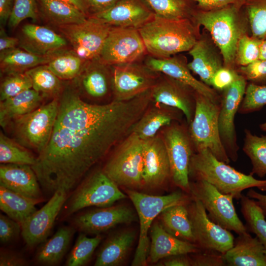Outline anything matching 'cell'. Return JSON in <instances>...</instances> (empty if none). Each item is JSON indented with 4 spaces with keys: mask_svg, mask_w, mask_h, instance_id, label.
Segmentation results:
<instances>
[{
    "mask_svg": "<svg viewBox=\"0 0 266 266\" xmlns=\"http://www.w3.org/2000/svg\"><path fill=\"white\" fill-rule=\"evenodd\" d=\"M151 102L144 93L127 101L92 104L75 84L64 87L50 140L32 166L42 189L50 195L59 189L68 193L131 133Z\"/></svg>",
    "mask_w": 266,
    "mask_h": 266,
    "instance_id": "6da1fadb",
    "label": "cell"
},
{
    "mask_svg": "<svg viewBox=\"0 0 266 266\" xmlns=\"http://www.w3.org/2000/svg\"><path fill=\"white\" fill-rule=\"evenodd\" d=\"M192 19L203 27L222 56L224 66L236 69L235 52L238 42L250 33L242 5L233 4L210 10L194 12Z\"/></svg>",
    "mask_w": 266,
    "mask_h": 266,
    "instance_id": "7a4b0ae2",
    "label": "cell"
},
{
    "mask_svg": "<svg viewBox=\"0 0 266 266\" xmlns=\"http://www.w3.org/2000/svg\"><path fill=\"white\" fill-rule=\"evenodd\" d=\"M192 18L170 19L154 15L138 29L147 54L166 58L189 51L200 36Z\"/></svg>",
    "mask_w": 266,
    "mask_h": 266,
    "instance_id": "3957f363",
    "label": "cell"
},
{
    "mask_svg": "<svg viewBox=\"0 0 266 266\" xmlns=\"http://www.w3.org/2000/svg\"><path fill=\"white\" fill-rule=\"evenodd\" d=\"M195 180H204L225 194L232 195L239 200L243 191L257 188L266 192V179L255 178L250 173L245 174L217 159L208 149L195 152L191 157L189 176Z\"/></svg>",
    "mask_w": 266,
    "mask_h": 266,
    "instance_id": "277c9868",
    "label": "cell"
},
{
    "mask_svg": "<svg viewBox=\"0 0 266 266\" xmlns=\"http://www.w3.org/2000/svg\"><path fill=\"white\" fill-rule=\"evenodd\" d=\"M127 193L136 209L140 224L138 245L132 265L145 266L150 245L148 232L153 220L166 208L180 204H187L190 199L179 191L165 196L150 195L131 190H127Z\"/></svg>",
    "mask_w": 266,
    "mask_h": 266,
    "instance_id": "5b68a950",
    "label": "cell"
},
{
    "mask_svg": "<svg viewBox=\"0 0 266 266\" xmlns=\"http://www.w3.org/2000/svg\"><path fill=\"white\" fill-rule=\"evenodd\" d=\"M143 145L132 132L117 145L102 170L117 186L138 188L143 184Z\"/></svg>",
    "mask_w": 266,
    "mask_h": 266,
    "instance_id": "8992f818",
    "label": "cell"
},
{
    "mask_svg": "<svg viewBox=\"0 0 266 266\" xmlns=\"http://www.w3.org/2000/svg\"><path fill=\"white\" fill-rule=\"evenodd\" d=\"M196 108L188 130L195 152L208 149L219 160L229 164L230 160L220 139L218 127L220 104L196 92Z\"/></svg>",
    "mask_w": 266,
    "mask_h": 266,
    "instance_id": "52a82bcc",
    "label": "cell"
},
{
    "mask_svg": "<svg viewBox=\"0 0 266 266\" xmlns=\"http://www.w3.org/2000/svg\"><path fill=\"white\" fill-rule=\"evenodd\" d=\"M58 105L59 97L13 120L12 123L16 140L25 147L40 154L51 137Z\"/></svg>",
    "mask_w": 266,
    "mask_h": 266,
    "instance_id": "ba28073f",
    "label": "cell"
},
{
    "mask_svg": "<svg viewBox=\"0 0 266 266\" xmlns=\"http://www.w3.org/2000/svg\"><path fill=\"white\" fill-rule=\"evenodd\" d=\"M126 198L102 169L97 170L76 187L67 203L65 214L69 216L90 206L108 207Z\"/></svg>",
    "mask_w": 266,
    "mask_h": 266,
    "instance_id": "9c48e42d",
    "label": "cell"
},
{
    "mask_svg": "<svg viewBox=\"0 0 266 266\" xmlns=\"http://www.w3.org/2000/svg\"><path fill=\"white\" fill-rule=\"evenodd\" d=\"M195 180L190 182V194L201 201L212 221L238 234L248 232L236 213L232 195L221 193L204 180Z\"/></svg>",
    "mask_w": 266,
    "mask_h": 266,
    "instance_id": "30bf717a",
    "label": "cell"
},
{
    "mask_svg": "<svg viewBox=\"0 0 266 266\" xmlns=\"http://www.w3.org/2000/svg\"><path fill=\"white\" fill-rule=\"evenodd\" d=\"M164 128L162 136L168 157L171 179L175 186L190 194L189 166L195 149L188 129L177 121Z\"/></svg>",
    "mask_w": 266,
    "mask_h": 266,
    "instance_id": "8fae6325",
    "label": "cell"
},
{
    "mask_svg": "<svg viewBox=\"0 0 266 266\" xmlns=\"http://www.w3.org/2000/svg\"><path fill=\"white\" fill-rule=\"evenodd\" d=\"M111 28L92 16L81 23L58 27L72 50L88 62L99 59Z\"/></svg>",
    "mask_w": 266,
    "mask_h": 266,
    "instance_id": "7c38bea8",
    "label": "cell"
},
{
    "mask_svg": "<svg viewBox=\"0 0 266 266\" xmlns=\"http://www.w3.org/2000/svg\"><path fill=\"white\" fill-rule=\"evenodd\" d=\"M188 207L195 244L201 250L224 254L234 244L231 232L212 221L201 201L192 197Z\"/></svg>",
    "mask_w": 266,
    "mask_h": 266,
    "instance_id": "4fadbf2b",
    "label": "cell"
},
{
    "mask_svg": "<svg viewBox=\"0 0 266 266\" xmlns=\"http://www.w3.org/2000/svg\"><path fill=\"white\" fill-rule=\"evenodd\" d=\"M147 53L137 29L112 27L99 59L110 66L140 61Z\"/></svg>",
    "mask_w": 266,
    "mask_h": 266,
    "instance_id": "5bb4252c",
    "label": "cell"
},
{
    "mask_svg": "<svg viewBox=\"0 0 266 266\" xmlns=\"http://www.w3.org/2000/svg\"><path fill=\"white\" fill-rule=\"evenodd\" d=\"M247 81L241 75L222 91L218 115L219 134L230 160L238 159L239 146L234 124V118L244 97Z\"/></svg>",
    "mask_w": 266,
    "mask_h": 266,
    "instance_id": "9a60e30c",
    "label": "cell"
},
{
    "mask_svg": "<svg viewBox=\"0 0 266 266\" xmlns=\"http://www.w3.org/2000/svg\"><path fill=\"white\" fill-rule=\"evenodd\" d=\"M111 66L113 100L117 101L129 100L149 91L160 74L140 61Z\"/></svg>",
    "mask_w": 266,
    "mask_h": 266,
    "instance_id": "2e32d148",
    "label": "cell"
},
{
    "mask_svg": "<svg viewBox=\"0 0 266 266\" xmlns=\"http://www.w3.org/2000/svg\"><path fill=\"white\" fill-rule=\"evenodd\" d=\"M196 92L188 85L162 73L150 90L152 101L179 109L188 125L195 114Z\"/></svg>",
    "mask_w": 266,
    "mask_h": 266,
    "instance_id": "e0dca14e",
    "label": "cell"
},
{
    "mask_svg": "<svg viewBox=\"0 0 266 266\" xmlns=\"http://www.w3.org/2000/svg\"><path fill=\"white\" fill-rule=\"evenodd\" d=\"M67 195L65 190H58L44 206L21 225V235L29 247H33L47 239L66 200Z\"/></svg>",
    "mask_w": 266,
    "mask_h": 266,
    "instance_id": "ac0fdd59",
    "label": "cell"
},
{
    "mask_svg": "<svg viewBox=\"0 0 266 266\" xmlns=\"http://www.w3.org/2000/svg\"><path fill=\"white\" fill-rule=\"evenodd\" d=\"M137 220V216L131 208L125 205H116L80 214L74 218L73 224L83 233L98 234L119 224Z\"/></svg>",
    "mask_w": 266,
    "mask_h": 266,
    "instance_id": "d6986e66",
    "label": "cell"
},
{
    "mask_svg": "<svg viewBox=\"0 0 266 266\" xmlns=\"http://www.w3.org/2000/svg\"><path fill=\"white\" fill-rule=\"evenodd\" d=\"M144 63L153 71L186 84L213 102L220 103L221 95L216 90L193 76L184 58L174 55L158 58L149 55L145 59Z\"/></svg>",
    "mask_w": 266,
    "mask_h": 266,
    "instance_id": "ffe728a7",
    "label": "cell"
},
{
    "mask_svg": "<svg viewBox=\"0 0 266 266\" xmlns=\"http://www.w3.org/2000/svg\"><path fill=\"white\" fill-rule=\"evenodd\" d=\"M142 178L143 184L150 187L160 186L171 178L168 157L162 136L156 135L144 140Z\"/></svg>",
    "mask_w": 266,
    "mask_h": 266,
    "instance_id": "44dd1931",
    "label": "cell"
},
{
    "mask_svg": "<svg viewBox=\"0 0 266 266\" xmlns=\"http://www.w3.org/2000/svg\"><path fill=\"white\" fill-rule=\"evenodd\" d=\"M91 16L112 27L138 29L154 14L139 0H120L109 9Z\"/></svg>",
    "mask_w": 266,
    "mask_h": 266,
    "instance_id": "7402d4cb",
    "label": "cell"
},
{
    "mask_svg": "<svg viewBox=\"0 0 266 266\" xmlns=\"http://www.w3.org/2000/svg\"><path fill=\"white\" fill-rule=\"evenodd\" d=\"M19 40L20 48L42 56L56 54L66 49L67 45L62 35L47 27L30 23L21 28Z\"/></svg>",
    "mask_w": 266,
    "mask_h": 266,
    "instance_id": "603a6c76",
    "label": "cell"
},
{
    "mask_svg": "<svg viewBox=\"0 0 266 266\" xmlns=\"http://www.w3.org/2000/svg\"><path fill=\"white\" fill-rule=\"evenodd\" d=\"M74 80L79 93H83L89 98L100 100L112 95V66L99 59L88 61Z\"/></svg>",
    "mask_w": 266,
    "mask_h": 266,
    "instance_id": "cb8c5ba5",
    "label": "cell"
},
{
    "mask_svg": "<svg viewBox=\"0 0 266 266\" xmlns=\"http://www.w3.org/2000/svg\"><path fill=\"white\" fill-rule=\"evenodd\" d=\"M192 57L188 63L190 70L198 75L201 81L211 87V80L214 73L224 66L222 56L213 41L208 38L200 36L188 51Z\"/></svg>",
    "mask_w": 266,
    "mask_h": 266,
    "instance_id": "d4e9b609",
    "label": "cell"
},
{
    "mask_svg": "<svg viewBox=\"0 0 266 266\" xmlns=\"http://www.w3.org/2000/svg\"><path fill=\"white\" fill-rule=\"evenodd\" d=\"M39 184L32 166L1 164L0 185L26 197L42 199Z\"/></svg>",
    "mask_w": 266,
    "mask_h": 266,
    "instance_id": "484cf974",
    "label": "cell"
},
{
    "mask_svg": "<svg viewBox=\"0 0 266 266\" xmlns=\"http://www.w3.org/2000/svg\"><path fill=\"white\" fill-rule=\"evenodd\" d=\"M149 256L152 263L171 256L196 253L201 250L195 244L180 239L155 222L150 228Z\"/></svg>",
    "mask_w": 266,
    "mask_h": 266,
    "instance_id": "4316f807",
    "label": "cell"
},
{
    "mask_svg": "<svg viewBox=\"0 0 266 266\" xmlns=\"http://www.w3.org/2000/svg\"><path fill=\"white\" fill-rule=\"evenodd\" d=\"M227 266H266V251L257 236L238 234L233 246L223 254Z\"/></svg>",
    "mask_w": 266,
    "mask_h": 266,
    "instance_id": "83f0119b",
    "label": "cell"
},
{
    "mask_svg": "<svg viewBox=\"0 0 266 266\" xmlns=\"http://www.w3.org/2000/svg\"><path fill=\"white\" fill-rule=\"evenodd\" d=\"M183 113L178 109L155 103L149 106L133 126L131 132L145 140L154 137L159 130L179 121Z\"/></svg>",
    "mask_w": 266,
    "mask_h": 266,
    "instance_id": "f1b7e54d",
    "label": "cell"
},
{
    "mask_svg": "<svg viewBox=\"0 0 266 266\" xmlns=\"http://www.w3.org/2000/svg\"><path fill=\"white\" fill-rule=\"evenodd\" d=\"M44 98L33 88L0 101V124L4 128L13 120L25 115L41 105Z\"/></svg>",
    "mask_w": 266,
    "mask_h": 266,
    "instance_id": "f546056e",
    "label": "cell"
},
{
    "mask_svg": "<svg viewBox=\"0 0 266 266\" xmlns=\"http://www.w3.org/2000/svg\"><path fill=\"white\" fill-rule=\"evenodd\" d=\"M38 11L49 23L58 27L81 23L88 17L75 6L61 0H36Z\"/></svg>",
    "mask_w": 266,
    "mask_h": 266,
    "instance_id": "4dcf8cb0",
    "label": "cell"
},
{
    "mask_svg": "<svg viewBox=\"0 0 266 266\" xmlns=\"http://www.w3.org/2000/svg\"><path fill=\"white\" fill-rule=\"evenodd\" d=\"M42 199L26 197L0 185V208L10 218L21 225L37 209L35 205Z\"/></svg>",
    "mask_w": 266,
    "mask_h": 266,
    "instance_id": "1f68e13d",
    "label": "cell"
},
{
    "mask_svg": "<svg viewBox=\"0 0 266 266\" xmlns=\"http://www.w3.org/2000/svg\"><path fill=\"white\" fill-rule=\"evenodd\" d=\"M135 238V233L126 231L110 237L102 246L96 259L95 266H116L122 264Z\"/></svg>",
    "mask_w": 266,
    "mask_h": 266,
    "instance_id": "d6a6232c",
    "label": "cell"
},
{
    "mask_svg": "<svg viewBox=\"0 0 266 266\" xmlns=\"http://www.w3.org/2000/svg\"><path fill=\"white\" fill-rule=\"evenodd\" d=\"M74 233L73 228H60L41 246L36 254V261L45 266L58 264L66 252Z\"/></svg>",
    "mask_w": 266,
    "mask_h": 266,
    "instance_id": "836d02e7",
    "label": "cell"
},
{
    "mask_svg": "<svg viewBox=\"0 0 266 266\" xmlns=\"http://www.w3.org/2000/svg\"><path fill=\"white\" fill-rule=\"evenodd\" d=\"M57 53L42 56L21 48L7 50L0 52V69L5 73L26 72L37 66L47 64Z\"/></svg>",
    "mask_w": 266,
    "mask_h": 266,
    "instance_id": "e575fe53",
    "label": "cell"
},
{
    "mask_svg": "<svg viewBox=\"0 0 266 266\" xmlns=\"http://www.w3.org/2000/svg\"><path fill=\"white\" fill-rule=\"evenodd\" d=\"M187 204L169 207L161 212V220L165 230L174 236L195 244L193 228Z\"/></svg>",
    "mask_w": 266,
    "mask_h": 266,
    "instance_id": "d590c367",
    "label": "cell"
},
{
    "mask_svg": "<svg viewBox=\"0 0 266 266\" xmlns=\"http://www.w3.org/2000/svg\"><path fill=\"white\" fill-rule=\"evenodd\" d=\"M86 61L72 50L57 53L47 64L49 68L61 80H74L83 71Z\"/></svg>",
    "mask_w": 266,
    "mask_h": 266,
    "instance_id": "8d00e7d4",
    "label": "cell"
},
{
    "mask_svg": "<svg viewBox=\"0 0 266 266\" xmlns=\"http://www.w3.org/2000/svg\"><path fill=\"white\" fill-rule=\"evenodd\" d=\"M31 78L32 88L45 98H58L61 95L64 86L61 80L48 67L42 65L31 68L27 71Z\"/></svg>",
    "mask_w": 266,
    "mask_h": 266,
    "instance_id": "74e56055",
    "label": "cell"
},
{
    "mask_svg": "<svg viewBox=\"0 0 266 266\" xmlns=\"http://www.w3.org/2000/svg\"><path fill=\"white\" fill-rule=\"evenodd\" d=\"M244 133L242 150L252 165L250 173L263 178L266 176V135L258 136L248 129Z\"/></svg>",
    "mask_w": 266,
    "mask_h": 266,
    "instance_id": "f35d334b",
    "label": "cell"
},
{
    "mask_svg": "<svg viewBox=\"0 0 266 266\" xmlns=\"http://www.w3.org/2000/svg\"><path fill=\"white\" fill-rule=\"evenodd\" d=\"M240 200L247 231L256 235L266 251V220L262 210L255 200L247 196L243 195Z\"/></svg>",
    "mask_w": 266,
    "mask_h": 266,
    "instance_id": "ab89813d",
    "label": "cell"
},
{
    "mask_svg": "<svg viewBox=\"0 0 266 266\" xmlns=\"http://www.w3.org/2000/svg\"><path fill=\"white\" fill-rule=\"evenodd\" d=\"M37 157L27 148L16 140L6 136L1 131L0 133V162L1 164H13L33 166Z\"/></svg>",
    "mask_w": 266,
    "mask_h": 266,
    "instance_id": "60d3db41",
    "label": "cell"
},
{
    "mask_svg": "<svg viewBox=\"0 0 266 266\" xmlns=\"http://www.w3.org/2000/svg\"><path fill=\"white\" fill-rule=\"evenodd\" d=\"M154 15L170 19L192 18V12L186 0H143Z\"/></svg>",
    "mask_w": 266,
    "mask_h": 266,
    "instance_id": "b9f144b4",
    "label": "cell"
},
{
    "mask_svg": "<svg viewBox=\"0 0 266 266\" xmlns=\"http://www.w3.org/2000/svg\"><path fill=\"white\" fill-rule=\"evenodd\" d=\"M242 9L249 22L251 35L266 39V0H245Z\"/></svg>",
    "mask_w": 266,
    "mask_h": 266,
    "instance_id": "7bdbcfd3",
    "label": "cell"
},
{
    "mask_svg": "<svg viewBox=\"0 0 266 266\" xmlns=\"http://www.w3.org/2000/svg\"><path fill=\"white\" fill-rule=\"evenodd\" d=\"M102 239L100 234L95 237H87L80 233L67 258L66 265L67 266H82L91 259L95 249Z\"/></svg>",
    "mask_w": 266,
    "mask_h": 266,
    "instance_id": "ee69618b",
    "label": "cell"
},
{
    "mask_svg": "<svg viewBox=\"0 0 266 266\" xmlns=\"http://www.w3.org/2000/svg\"><path fill=\"white\" fill-rule=\"evenodd\" d=\"M261 39L249 34L243 35L239 40L235 57V66H246L259 60Z\"/></svg>",
    "mask_w": 266,
    "mask_h": 266,
    "instance_id": "f6af8a7d",
    "label": "cell"
},
{
    "mask_svg": "<svg viewBox=\"0 0 266 266\" xmlns=\"http://www.w3.org/2000/svg\"><path fill=\"white\" fill-rule=\"evenodd\" d=\"M6 74L0 83V101L32 88L31 78L26 72H11Z\"/></svg>",
    "mask_w": 266,
    "mask_h": 266,
    "instance_id": "bcb514c9",
    "label": "cell"
},
{
    "mask_svg": "<svg viewBox=\"0 0 266 266\" xmlns=\"http://www.w3.org/2000/svg\"><path fill=\"white\" fill-rule=\"evenodd\" d=\"M266 105V85H257L249 82L238 110L242 114L261 110Z\"/></svg>",
    "mask_w": 266,
    "mask_h": 266,
    "instance_id": "7dc6e473",
    "label": "cell"
},
{
    "mask_svg": "<svg viewBox=\"0 0 266 266\" xmlns=\"http://www.w3.org/2000/svg\"><path fill=\"white\" fill-rule=\"evenodd\" d=\"M37 13L36 0H14L8 25L15 28L25 19L30 18L35 21Z\"/></svg>",
    "mask_w": 266,
    "mask_h": 266,
    "instance_id": "c3c4849f",
    "label": "cell"
},
{
    "mask_svg": "<svg viewBox=\"0 0 266 266\" xmlns=\"http://www.w3.org/2000/svg\"><path fill=\"white\" fill-rule=\"evenodd\" d=\"M236 70L247 81L266 85V60H259L246 66L238 67Z\"/></svg>",
    "mask_w": 266,
    "mask_h": 266,
    "instance_id": "681fc988",
    "label": "cell"
},
{
    "mask_svg": "<svg viewBox=\"0 0 266 266\" xmlns=\"http://www.w3.org/2000/svg\"><path fill=\"white\" fill-rule=\"evenodd\" d=\"M21 233V225L7 215L0 214V241L2 244L11 242Z\"/></svg>",
    "mask_w": 266,
    "mask_h": 266,
    "instance_id": "f907efd6",
    "label": "cell"
},
{
    "mask_svg": "<svg viewBox=\"0 0 266 266\" xmlns=\"http://www.w3.org/2000/svg\"><path fill=\"white\" fill-rule=\"evenodd\" d=\"M239 75L236 69L223 66L213 75L211 86L216 91H223L231 86Z\"/></svg>",
    "mask_w": 266,
    "mask_h": 266,
    "instance_id": "816d5d0a",
    "label": "cell"
},
{
    "mask_svg": "<svg viewBox=\"0 0 266 266\" xmlns=\"http://www.w3.org/2000/svg\"><path fill=\"white\" fill-rule=\"evenodd\" d=\"M194 257L191 259L192 266H227L223 254L216 252L203 251L195 253Z\"/></svg>",
    "mask_w": 266,
    "mask_h": 266,
    "instance_id": "f5cc1de1",
    "label": "cell"
},
{
    "mask_svg": "<svg viewBox=\"0 0 266 266\" xmlns=\"http://www.w3.org/2000/svg\"><path fill=\"white\" fill-rule=\"evenodd\" d=\"M28 264L26 260L22 256L10 251L1 249L0 266H23Z\"/></svg>",
    "mask_w": 266,
    "mask_h": 266,
    "instance_id": "db71d44e",
    "label": "cell"
},
{
    "mask_svg": "<svg viewBox=\"0 0 266 266\" xmlns=\"http://www.w3.org/2000/svg\"><path fill=\"white\" fill-rule=\"evenodd\" d=\"M200 10H210L226 6L237 4L243 5L245 0H194Z\"/></svg>",
    "mask_w": 266,
    "mask_h": 266,
    "instance_id": "11a10c76",
    "label": "cell"
},
{
    "mask_svg": "<svg viewBox=\"0 0 266 266\" xmlns=\"http://www.w3.org/2000/svg\"><path fill=\"white\" fill-rule=\"evenodd\" d=\"M119 0H88L89 11L92 12V15L102 12L112 7Z\"/></svg>",
    "mask_w": 266,
    "mask_h": 266,
    "instance_id": "9f6ffc18",
    "label": "cell"
},
{
    "mask_svg": "<svg viewBox=\"0 0 266 266\" xmlns=\"http://www.w3.org/2000/svg\"><path fill=\"white\" fill-rule=\"evenodd\" d=\"M19 38L8 36L3 28L0 30V51L3 52L7 50L16 48L19 45Z\"/></svg>",
    "mask_w": 266,
    "mask_h": 266,
    "instance_id": "6f0895ef",
    "label": "cell"
},
{
    "mask_svg": "<svg viewBox=\"0 0 266 266\" xmlns=\"http://www.w3.org/2000/svg\"><path fill=\"white\" fill-rule=\"evenodd\" d=\"M187 254H182L168 257L164 262L166 266H190L191 259Z\"/></svg>",
    "mask_w": 266,
    "mask_h": 266,
    "instance_id": "680465c9",
    "label": "cell"
},
{
    "mask_svg": "<svg viewBox=\"0 0 266 266\" xmlns=\"http://www.w3.org/2000/svg\"><path fill=\"white\" fill-rule=\"evenodd\" d=\"M12 0H0V21L1 25L8 22L12 10Z\"/></svg>",
    "mask_w": 266,
    "mask_h": 266,
    "instance_id": "91938a15",
    "label": "cell"
},
{
    "mask_svg": "<svg viewBox=\"0 0 266 266\" xmlns=\"http://www.w3.org/2000/svg\"><path fill=\"white\" fill-rule=\"evenodd\" d=\"M246 196L255 200L266 218V195L259 193L250 188L248 191Z\"/></svg>",
    "mask_w": 266,
    "mask_h": 266,
    "instance_id": "94428289",
    "label": "cell"
},
{
    "mask_svg": "<svg viewBox=\"0 0 266 266\" xmlns=\"http://www.w3.org/2000/svg\"><path fill=\"white\" fill-rule=\"evenodd\" d=\"M75 6L88 16L89 8L88 0H61ZM89 17V16H88Z\"/></svg>",
    "mask_w": 266,
    "mask_h": 266,
    "instance_id": "6125c7cd",
    "label": "cell"
},
{
    "mask_svg": "<svg viewBox=\"0 0 266 266\" xmlns=\"http://www.w3.org/2000/svg\"><path fill=\"white\" fill-rule=\"evenodd\" d=\"M260 60H266V39H261Z\"/></svg>",
    "mask_w": 266,
    "mask_h": 266,
    "instance_id": "be15d7a7",
    "label": "cell"
},
{
    "mask_svg": "<svg viewBox=\"0 0 266 266\" xmlns=\"http://www.w3.org/2000/svg\"><path fill=\"white\" fill-rule=\"evenodd\" d=\"M260 128L263 131L266 132V122L260 124Z\"/></svg>",
    "mask_w": 266,
    "mask_h": 266,
    "instance_id": "e7e4bbea",
    "label": "cell"
}]
</instances>
